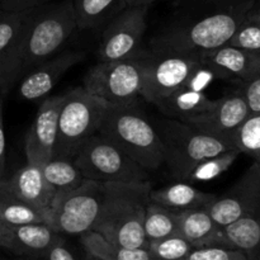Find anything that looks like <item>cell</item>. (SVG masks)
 <instances>
[{
  "mask_svg": "<svg viewBox=\"0 0 260 260\" xmlns=\"http://www.w3.org/2000/svg\"><path fill=\"white\" fill-rule=\"evenodd\" d=\"M239 90L248 103L250 114H260V76L249 81H243Z\"/></svg>",
  "mask_w": 260,
  "mask_h": 260,
  "instance_id": "obj_35",
  "label": "cell"
},
{
  "mask_svg": "<svg viewBox=\"0 0 260 260\" xmlns=\"http://www.w3.org/2000/svg\"><path fill=\"white\" fill-rule=\"evenodd\" d=\"M250 116V109L240 90L229 93L216 99L210 112L194 119L184 122L196 129L233 142L236 129Z\"/></svg>",
  "mask_w": 260,
  "mask_h": 260,
  "instance_id": "obj_14",
  "label": "cell"
},
{
  "mask_svg": "<svg viewBox=\"0 0 260 260\" xmlns=\"http://www.w3.org/2000/svg\"><path fill=\"white\" fill-rule=\"evenodd\" d=\"M61 238L46 223L0 226V249L22 258H41Z\"/></svg>",
  "mask_w": 260,
  "mask_h": 260,
  "instance_id": "obj_16",
  "label": "cell"
},
{
  "mask_svg": "<svg viewBox=\"0 0 260 260\" xmlns=\"http://www.w3.org/2000/svg\"><path fill=\"white\" fill-rule=\"evenodd\" d=\"M3 99L4 95L0 91V179L4 178L5 173V132L3 123Z\"/></svg>",
  "mask_w": 260,
  "mask_h": 260,
  "instance_id": "obj_38",
  "label": "cell"
},
{
  "mask_svg": "<svg viewBox=\"0 0 260 260\" xmlns=\"http://www.w3.org/2000/svg\"><path fill=\"white\" fill-rule=\"evenodd\" d=\"M155 0H126V7H150Z\"/></svg>",
  "mask_w": 260,
  "mask_h": 260,
  "instance_id": "obj_40",
  "label": "cell"
},
{
  "mask_svg": "<svg viewBox=\"0 0 260 260\" xmlns=\"http://www.w3.org/2000/svg\"><path fill=\"white\" fill-rule=\"evenodd\" d=\"M8 193H9V188H8V182L7 179H0V207H2L3 202L5 201L7 198Z\"/></svg>",
  "mask_w": 260,
  "mask_h": 260,
  "instance_id": "obj_39",
  "label": "cell"
},
{
  "mask_svg": "<svg viewBox=\"0 0 260 260\" xmlns=\"http://www.w3.org/2000/svg\"><path fill=\"white\" fill-rule=\"evenodd\" d=\"M226 246L245 254L248 260H260V203L240 220L223 228Z\"/></svg>",
  "mask_w": 260,
  "mask_h": 260,
  "instance_id": "obj_21",
  "label": "cell"
},
{
  "mask_svg": "<svg viewBox=\"0 0 260 260\" xmlns=\"http://www.w3.org/2000/svg\"><path fill=\"white\" fill-rule=\"evenodd\" d=\"M151 189L149 180L103 183L101 211L93 231L124 248L147 249L144 221Z\"/></svg>",
  "mask_w": 260,
  "mask_h": 260,
  "instance_id": "obj_3",
  "label": "cell"
},
{
  "mask_svg": "<svg viewBox=\"0 0 260 260\" xmlns=\"http://www.w3.org/2000/svg\"><path fill=\"white\" fill-rule=\"evenodd\" d=\"M228 45L260 51V7L253 8L230 38Z\"/></svg>",
  "mask_w": 260,
  "mask_h": 260,
  "instance_id": "obj_31",
  "label": "cell"
},
{
  "mask_svg": "<svg viewBox=\"0 0 260 260\" xmlns=\"http://www.w3.org/2000/svg\"><path fill=\"white\" fill-rule=\"evenodd\" d=\"M10 194L37 208L50 207L55 190L50 187L42 172V165L27 161L10 179H7Z\"/></svg>",
  "mask_w": 260,
  "mask_h": 260,
  "instance_id": "obj_18",
  "label": "cell"
},
{
  "mask_svg": "<svg viewBox=\"0 0 260 260\" xmlns=\"http://www.w3.org/2000/svg\"><path fill=\"white\" fill-rule=\"evenodd\" d=\"M109 103L75 88L65 94L57 124L55 156L74 160L81 145L99 131Z\"/></svg>",
  "mask_w": 260,
  "mask_h": 260,
  "instance_id": "obj_6",
  "label": "cell"
},
{
  "mask_svg": "<svg viewBox=\"0 0 260 260\" xmlns=\"http://www.w3.org/2000/svg\"><path fill=\"white\" fill-rule=\"evenodd\" d=\"M79 29L102 24L113 13L126 7V0H73Z\"/></svg>",
  "mask_w": 260,
  "mask_h": 260,
  "instance_id": "obj_24",
  "label": "cell"
},
{
  "mask_svg": "<svg viewBox=\"0 0 260 260\" xmlns=\"http://www.w3.org/2000/svg\"><path fill=\"white\" fill-rule=\"evenodd\" d=\"M146 51L116 61H99L86 71L83 88L112 106L136 103L141 96Z\"/></svg>",
  "mask_w": 260,
  "mask_h": 260,
  "instance_id": "obj_8",
  "label": "cell"
},
{
  "mask_svg": "<svg viewBox=\"0 0 260 260\" xmlns=\"http://www.w3.org/2000/svg\"><path fill=\"white\" fill-rule=\"evenodd\" d=\"M260 203V164L254 161L234 187L205 206L221 228L250 213Z\"/></svg>",
  "mask_w": 260,
  "mask_h": 260,
  "instance_id": "obj_12",
  "label": "cell"
},
{
  "mask_svg": "<svg viewBox=\"0 0 260 260\" xmlns=\"http://www.w3.org/2000/svg\"><path fill=\"white\" fill-rule=\"evenodd\" d=\"M76 28L73 0L28 9L14 48L0 69L3 95L30 69L57 55Z\"/></svg>",
  "mask_w": 260,
  "mask_h": 260,
  "instance_id": "obj_2",
  "label": "cell"
},
{
  "mask_svg": "<svg viewBox=\"0 0 260 260\" xmlns=\"http://www.w3.org/2000/svg\"><path fill=\"white\" fill-rule=\"evenodd\" d=\"M193 246L180 235L167 236L149 241L147 250L154 260H182L193 250Z\"/></svg>",
  "mask_w": 260,
  "mask_h": 260,
  "instance_id": "obj_32",
  "label": "cell"
},
{
  "mask_svg": "<svg viewBox=\"0 0 260 260\" xmlns=\"http://www.w3.org/2000/svg\"><path fill=\"white\" fill-rule=\"evenodd\" d=\"M98 132L118 145L149 173L164 165L161 137L137 103L109 104Z\"/></svg>",
  "mask_w": 260,
  "mask_h": 260,
  "instance_id": "obj_4",
  "label": "cell"
},
{
  "mask_svg": "<svg viewBox=\"0 0 260 260\" xmlns=\"http://www.w3.org/2000/svg\"><path fill=\"white\" fill-rule=\"evenodd\" d=\"M15 260H27L25 258H18V259H15Z\"/></svg>",
  "mask_w": 260,
  "mask_h": 260,
  "instance_id": "obj_41",
  "label": "cell"
},
{
  "mask_svg": "<svg viewBox=\"0 0 260 260\" xmlns=\"http://www.w3.org/2000/svg\"><path fill=\"white\" fill-rule=\"evenodd\" d=\"M88 258L95 260H154L147 249H131L111 243L101 234L90 230L80 235Z\"/></svg>",
  "mask_w": 260,
  "mask_h": 260,
  "instance_id": "obj_23",
  "label": "cell"
},
{
  "mask_svg": "<svg viewBox=\"0 0 260 260\" xmlns=\"http://www.w3.org/2000/svg\"><path fill=\"white\" fill-rule=\"evenodd\" d=\"M41 165L45 179L55 193L74 189L85 180L74 160L52 157Z\"/></svg>",
  "mask_w": 260,
  "mask_h": 260,
  "instance_id": "obj_26",
  "label": "cell"
},
{
  "mask_svg": "<svg viewBox=\"0 0 260 260\" xmlns=\"http://www.w3.org/2000/svg\"><path fill=\"white\" fill-rule=\"evenodd\" d=\"M201 58L212 66L222 76V80L243 83L260 76V51L225 45Z\"/></svg>",
  "mask_w": 260,
  "mask_h": 260,
  "instance_id": "obj_17",
  "label": "cell"
},
{
  "mask_svg": "<svg viewBox=\"0 0 260 260\" xmlns=\"http://www.w3.org/2000/svg\"><path fill=\"white\" fill-rule=\"evenodd\" d=\"M215 198V194L201 192L189 183L183 182L159 189H151L150 193V202L175 211L205 207Z\"/></svg>",
  "mask_w": 260,
  "mask_h": 260,
  "instance_id": "obj_22",
  "label": "cell"
},
{
  "mask_svg": "<svg viewBox=\"0 0 260 260\" xmlns=\"http://www.w3.org/2000/svg\"><path fill=\"white\" fill-rule=\"evenodd\" d=\"M233 144L240 154L253 157L260 164V114H250L236 129Z\"/></svg>",
  "mask_w": 260,
  "mask_h": 260,
  "instance_id": "obj_30",
  "label": "cell"
},
{
  "mask_svg": "<svg viewBox=\"0 0 260 260\" xmlns=\"http://www.w3.org/2000/svg\"><path fill=\"white\" fill-rule=\"evenodd\" d=\"M216 80H222V76L208 63L201 58L200 62L196 65L190 75L183 84L182 88L190 89L194 91H205L210 85H212Z\"/></svg>",
  "mask_w": 260,
  "mask_h": 260,
  "instance_id": "obj_33",
  "label": "cell"
},
{
  "mask_svg": "<svg viewBox=\"0 0 260 260\" xmlns=\"http://www.w3.org/2000/svg\"><path fill=\"white\" fill-rule=\"evenodd\" d=\"M41 260H76L70 249L66 246L62 238L58 239L45 254L40 258Z\"/></svg>",
  "mask_w": 260,
  "mask_h": 260,
  "instance_id": "obj_36",
  "label": "cell"
},
{
  "mask_svg": "<svg viewBox=\"0 0 260 260\" xmlns=\"http://www.w3.org/2000/svg\"><path fill=\"white\" fill-rule=\"evenodd\" d=\"M216 99H211L205 91H194L179 88L174 93L160 99L154 104L167 118L188 122L207 113L215 106Z\"/></svg>",
  "mask_w": 260,
  "mask_h": 260,
  "instance_id": "obj_20",
  "label": "cell"
},
{
  "mask_svg": "<svg viewBox=\"0 0 260 260\" xmlns=\"http://www.w3.org/2000/svg\"><path fill=\"white\" fill-rule=\"evenodd\" d=\"M27 10L9 12L0 9V69L7 61L19 37Z\"/></svg>",
  "mask_w": 260,
  "mask_h": 260,
  "instance_id": "obj_29",
  "label": "cell"
},
{
  "mask_svg": "<svg viewBox=\"0 0 260 260\" xmlns=\"http://www.w3.org/2000/svg\"><path fill=\"white\" fill-rule=\"evenodd\" d=\"M256 0H184L152 50L202 57L228 45Z\"/></svg>",
  "mask_w": 260,
  "mask_h": 260,
  "instance_id": "obj_1",
  "label": "cell"
},
{
  "mask_svg": "<svg viewBox=\"0 0 260 260\" xmlns=\"http://www.w3.org/2000/svg\"><path fill=\"white\" fill-rule=\"evenodd\" d=\"M48 2L50 0H2L0 9L9 10V12H23V10L40 7Z\"/></svg>",
  "mask_w": 260,
  "mask_h": 260,
  "instance_id": "obj_37",
  "label": "cell"
},
{
  "mask_svg": "<svg viewBox=\"0 0 260 260\" xmlns=\"http://www.w3.org/2000/svg\"><path fill=\"white\" fill-rule=\"evenodd\" d=\"M201 57L170 51L152 50L146 52L144 63L141 96L155 104L174 93L190 75Z\"/></svg>",
  "mask_w": 260,
  "mask_h": 260,
  "instance_id": "obj_10",
  "label": "cell"
},
{
  "mask_svg": "<svg viewBox=\"0 0 260 260\" xmlns=\"http://www.w3.org/2000/svg\"><path fill=\"white\" fill-rule=\"evenodd\" d=\"M178 235L184 238L193 248L226 246L223 228L215 222L205 207L179 211Z\"/></svg>",
  "mask_w": 260,
  "mask_h": 260,
  "instance_id": "obj_19",
  "label": "cell"
},
{
  "mask_svg": "<svg viewBox=\"0 0 260 260\" xmlns=\"http://www.w3.org/2000/svg\"><path fill=\"white\" fill-rule=\"evenodd\" d=\"M47 208H37L8 193L0 207V226H22L32 223L47 225Z\"/></svg>",
  "mask_w": 260,
  "mask_h": 260,
  "instance_id": "obj_25",
  "label": "cell"
},
{
  "mask_svg": "<svg viewBox=\"0 0 260 260\" xmlns=\"http://www.w3.org/2000/svg\"><path fill=\"white\" fill-rule=\"evenodd\" d=\"M178 213L179 211L150 202L144 221V231L147 241L175 235L178 233Z\"/></svg>",
  "mask_w": 260,
  "mask_h": 260,
  "instance_id": "obj_27",
  "label": "cell"
},
{
  "mask_svg": "<svg viewBox=\"0 0 260 260\" xmlns=\"http://www.w3.org/2000/svg\"><path fill=\"white\" fill-rule=\"evenodd\" d=\"M103 183L85 179L79 187L55 193L47 225L58 234L79 235L93 230L99 216Z\"/></svg>",
  "mask_w": 260,
  "mask_h": 260,
  "instance_id": "obj_9",
  "label": "cell"
},
{
  "mask_svg": "<svg viewBox=\"0 0 260 260\" xmlns=\"http://www.w3.org/2000/svg\"><path fill=\"white\" fill-rule=\"evenodd\" d=\"M145 7H127L107 25L99 46V61H116L131 57L140 51L144 33L147 28L149 12Z\"/></svg>",
  "mask_w": 260,
  "mask_h": 260,
  "instance_id": "obj_11",
  "label": "cell"
},
{
  "mask_svg": "<svg viewBox=\"0 0 260 260\" xmlns=\"http://www.w3.org/2000/svg\"><path fill=\"white\" fill-rule=\"evenodd\" d=\"M0 260H2V259H0Z\"/></svg>",
  "mask_w": 260,
  "mask_h": 260,
  "instance_id": "obj_43",
  "label": "cell"
},
{
  "mask_svg": "<svg viewBox=\"0 0 260 260\" xmlns=\"http://www.w3.org/2000/svg\"><path fill=\"white\" fill-rule=\"evenodd\" d=\"M85 260H95V259H91V258H86Z\"/></svg>",
  "mask_w": 260,
  "mask_h": 260,
  "instance_id": "obj_42",
  "label": "cell"
},
{
  "mask_svg": "<svg viewBox=\"0 0 260 260\" xmlns=\"http://www.w3.org/2000/svg\"><path fill=\"white\" fill-rule=\"evenodd\" d=\"M156 129L164 147V164L170 177L180 182H185L198 162L236 149L233 142L198 131L177 119H161Z\"/></svg>",
  "mask_w": 260,
  "mask_h": 260,
  "instance_id": "obj_5",
  "label": "cell"
},
{
  "mask_svg": "<svg viewBox=\"0 0 260 260\" xmlns=\"http://www.w3.org/2000/svg\"><path fill=\"white\" fill-rule=\"evenodd\" d=\"M74 162L84 178L89 180L101 183L149 180L147 170L135 161L118 145L99 132L81 145L74 157Z\"/></svg>",
  "mask_w": 260,
  "mask_h": 260,
  "instance_id": "obj_7",
  "label": "cell"
},
{
  "mask_svg": "<svg viewBox=\"0 0 260 260\" xmlns=\"http://www.w3.org/2000/svg\"><path fill=\"white\" fill-rule=\"evenodd\" d=\"M84 58V52L65 51L30 69L18 86V94L24 101L43 99L63 75Z\"/></svg>",
  "mask_w": 260,
  "mask_h": 260,
  "instance_id": "obj_15",
  "label": "cell"
},
{
  "mask_svg": "<svg viewBox=\"0 0 260 260\" xmlns=\"http://www.w3.org/2000/svg\"><path fill=\"white\" fill-rule=\"evenodd\" d=\"M182 260H248L240 250L222 246L196 248Z\"/></svg>",
  "mask_w": 260,
  "mask_h": 260,
  "instance_id": "obj_34",
  "label": "cell"
},
{
  "mask_svg": "<svg viewBox=\"0 0 260 260\" xmlns=\"http://www.w3.org/2000/svg\"><path fill=\"white\" fill-rule=\"evenodd\" d=\"M239 155H240V151L234 149L216 155V156L207 157L193 168L185 182L192 184V183L197 182H208V180L220 177L221 174L230 169V167L236 161Z\"/></svg>",
  "mask_w": 260,
  "mask_h": 260,
  "instance_id": "obj_28",
  "label": "cell"
},
{
  "mask_svg": "<svg viewBox=\"0 0 260 260\" xmlns=\"http://www.w3.org/2000/svg\"><path fill=\"white\" fill-rule=\"evenodd\" d=\"M63 101L65 94L46 98L40 104L35 121L25 136L24 151L27 161L43 164L55 156L58 116Z\"/></svg>",
  "mask_w": 260,
  "mask_h": 260,
  "instance_id": "obj_13",
  "label": "cell"
}]
</instances>
